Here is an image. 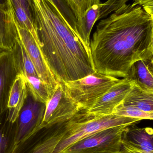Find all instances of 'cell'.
I'll return each mask as SVG.
<instances>
[{
    "mask_svg": "<svg viewBox=\"0 0 153 153\" xmlns=\"http://www.w3.org/2000/svg\"><path fill=\"white\" fill-rule=\"evenodd\" d=\"M152 16L134 3L102 19L90 41L94 71L126 78L135 62L152 57Z\"/></svg>",
    "mask_w": 153,
    "mask_h": 153,
    "instance_id": "cell-1",
    "label": "cell"
},
{
    "mask_svg": "<svg viewBox=\"0 0 153 153\" xmlns=\"http://www.w3.org/2000/svg\"><path fill=\"white\" fill-rule=\"evenodd\" d=\"M43 56L58 82L75 81L95 72L90 49L57 8L48 0H31Z\"/></svg>",
    "mask_w": 153,
    "mask_h": 153,
    "instance_id": "cell-2",
    "label": "cell"
},
{
    "mask_svg": "<svg viewBox=\"0 0 153 153\" xmlns=\"http://www.w3.org/2000/svg\"><path fill=\"white\" fill-rule=\"evenodd\" d=\"M139 119L111 114L91 115L81 110L63 123L65 134L53 153H62L80 140L100 130L123 125H131L141 121Z\"/></svg>",
    "mask_w": 153,
    "mask_h": 153,
    "instance_id": "cell-3",
    "label": "cell"
},
{
    "mask_svg": "<svg viewBox=\"0 0 153 153\" xmlns=\"http://www.w3.org/2000/svg\"><path fill=\"white\" fill-rule=\"evenodd\" d=\"M123 79L94 72L81 79L62 83L70 98L82 110L87 111L99 98Z\"/></svg>",
    "mask_w": 153,
    "mask_h": 153,
    "instance_id": "cell-4",
    "label": "cell"
},
{
    "mask_svg": "<svg viewBox=\"0 0 153 153\" xmlns=\"http://www.w3.org/2000/svg\"><path fill=\"white\" fill-rule=\"evenodd\" d=\"M128 126L98 131L76 142L62 153H120L123 134Z\"/></svg>",
    "mask_w": 153,
    "mask_h": 153,
    "instance_id": "cell-5",
    "label": "cell"
},
{
    "mask_svg": "<svg viewBox=\"0 0 153 153\" xmlns=\"http://www.w3.org/2000/svg\"><path fill=\"white\" fill-rule=\"evenodd\" d=\"M81 110L80 106L68 95L63 83L59 82L52 97L46 104L40 129L51 128L64 123Z\"/></svg>",
    "mask_w": 153,
    "mask_h": 153,
    "instance_id": "cell-6",
    "label": "cell"
},
{
    "mask_svg": "<svg viewBox=\"0 0 153 153\" xmlns=\"http://www.w3.org/2000/svg\"><path fill=\"white\" fill-rule=\"evenodd\" d=\"M12 18L18 37L34 64L38 76L50 88L55 90L59 82L50 71L39 46L33 36L27 30L20 25L15 16L13 8Z\"/></svg>",
    "mask_w": 153,
    "mask_h": 153,
    "instance_id": "cell-7",
    "label": "cell"
},
{
    "mask_svg": "<svg viewBox=\"0 0 153 153\" xmlns=\"http://www.w3.org/2000/svg\"><path fill=\"white\" fill-rule=\"evenodd\" d=\"M46 104L37 101L29 93L16 121V144L41 131Z\"/></svg>",
    "mask_w": 153,
    "mask_h": 153,
    "instance_id": "cell-8",
    "label": "cell"
},
{
    "mask_svg": "<svg viewBox=\"0 0 153 153\" xmlns=\"http://www.w3.org/2000/svg\"><path fill=\"white\" fill-rule=\"evenodd\" d=\"M55 127L48 135H42L40 131L16 144L11 153H53L65 134L63 124Z\"/></svg>",
    "mask_w": 153,
    "mask_h": 153,
    "instance_id": "cell-9",
    "label": "cell"
},
{
    "mask_svg": "<svg viewBox=\"0 0 153 153\" xmlns=\"http://www.w3.org/2000/svg\"><path fill=\"white\" fill-rule=\"evenodd\" d=\"M134 84L133 82L123 78L121 82L114 85L99 98L86 112L96 116L111 115L115 108L122 103Z\"/></svg>",
    "mask_w": 153,
    "mask_h": 153,
    "instance_id": "cell-10",
    "label": "cell"
},
{
    "mask_svg": "<svg viewBox=\"0 0 153 153\" xmlns=\"http://www.w3.org/2000/svg\"><path fill=\"white\" fill-rule=\"evenodd\" d=\"M20 74L12 51H2L0 53V115L7 110L11 89Z\"/></svg>",
    "mask_w": 153,
    "mask_h": 153,
    "instance_id": "cell-11",
    "label": "cell"
},
{
    "mask_svg": "<svg viewBox=\"0 0 153 153\" xmlns=\"http://www.w3.org/2000/svg\"><path fill=\"white\" fill-rule=\"evenodd\" d=\"M28 94L26 77L20 74L12 86L8 99L7 110L9 119L16 122Z\"/></svg>",
    "mask_w": 153,
    "mask_h": 153,
    "instance_id": "cell-12",
    "label": "cell"
},
{
    "mask_svg": "<svg viewBox=\"0 0 153 153\" xmlns=\"http://www.w3.org/2000/svg\"><path fill=\"white\" fill-rule=\"evenodd\" d=\"M123 141L146 152H153V128H139L135 124L128 126L123 134Z\"/></svg>",
    "mask_w": 153,
    "mask_h": 153,
    "instance_id": "cell-13",
    "label": "cell"
},
{
    "mask_svg": "<svg viewBox=\"0 0 153 153\" xmlns=\"http://www.w3.org/2000/svg\"><path fill=\"white\" fill-rule=\"evenodd\" d=\"M152 57L138 60L132 64L126 78L143 91L153 92V75L149 68Z\"/></svg>",
    "mask_w": 153,
    "mask_h": 153,
    "instance_id": "cell-14",
    "label": "cell"
},
{
    "mask_svg": "<svg viewBox=\"0 0 153 153\" xmlns=\"http://www.w3.org/2000/svg\"><path fill=\"white\" fill-rule=\"evenodd\" d=\"M8 2V11L0 10V49L1 51L11 50L18 38L13 20L12 6L9 0Z\"/></svg>",
    "mask_w": 153,
    "mask_h": 153,
    "instance_id": "cell-15",
    "label": "cell"
},
{
    "mask_svg": "<svg viewBox=\"0 0 153 153\" xmlns=\"http://www.w3.org/2000/svg\"><path fill=\"white\" fill-rule=\"evenodd\" d=\"M21 26L27 30L39 46V40L32 10L31 0H9Z\"/></svg>",
    "mask_w": 153,
    "mask_h": 153,
    "instance_id": "cell-16",
    "label": "cell"
},
{
    "mask_svg": "<svg viewBox=\"0 0 153 153\" xmlns=\"http://www.w3.org/2000/svg\"><path fill=\"white\" fill-rule=\"evenodd\" d=\"M16 122L11 121L8 110L0 115V153H11L16 145Z\"/></svg>",
    "mask_w": 153,
    "mask_h": 153,
    "instance_id": "cell-17",
    "label": "cell"
},
{
    "mask_svg": "<svg viewBox=\"0 0 153 153\" xmlns=\"http://www.w3.org/2000/svg\"><path fill=\"white\" fill-rule=\"evenodd\" d=\"M100 5L101 3L92 5L83 18L76 23V35L90 49V36L94 23L98 21Z\"/></svg>",
    "mask_w": 153,
    "mask_h": 153,
    "instance_id": "cell-18",
    "label": "cell"
},
{
    "mask_svg": "<svg viewBox=\"0 0 153 153\" xmlns=\"http://www.w3.org/2000/svg\"><path fill=\"white\" fill-rule=\"evenodd\" d=\"M122 104L153 113V92L143 91L134 84Z\"/></svg>",
    "mask_w": 153,
    "mask_h": 153,
    "instance_id": "cell-19",
    "label": "cell"
},
{
    "mask_svg": "<svg viewBox=\"0 0 153 153\" xmlns=\"http://www.w3.org/2000/svg\"><path fill=\"white\" fill-rule=\"evenodd\" d=\"M25 76L29 93L37 101L46 104L55 90L50 88L38 76Z\"/></svg>",
    "mask_w": 153,
    "mask_h": 153,
    "instance_id": "cell-20",
    "label": "cell"
},
{
    "mask_svg": "<svg viewBox=\"0 0 153 153\" xmlns=\"http://www.w3.org/2000/svg\"><path fill=\"white\" fill-rule=\"evenodd\" d=\"M11 51L21 73L25 76H38L34 64L18 36L17 41Z\"/></svg>",
    "mask_w": 153,
    "mask_h": 153,
    "instance_id": "cell-21",
    "label": "cell"
},
{
    "mask_svg": "<svg viewBox=\"0 0 153 153\" xmlns=\"http://www.w3.org/2000/svg\"><path fill=\"white\" fill-rule=\"evenodd\" d=\"M122 117H128L142 120H153V112H148L130 106H125L122 103L115 108L113 114Z\"/></svg>",
    "mask_w": 153,
    "mask_h": 153,
    "instance_id": "cell-22",
    "label": "cell"
},
{
    "mask_svg": "<svg viewBox=\"0 0 153 153\" xmlns=\"http://www.w3.org/2000/svg\"><path fill=\"white\" fill-rule=\"evenodd\" d=\"M76 17L77 22L83 18L85 13L95 4L100 3V0H65ZM77 23V22H76Z\"/></svg>",
    "mask_w": 153,
    "mask_h": 153,
    "instance_id": "cell-23",
    "label": "cell"
},
{
    "mask_svg": "<svg viewBox=\"0 0 153 153\" xmlns=\"http://www.w3.org/2000/svg\"><path fill=\"white\" fill-rule=\"evenodd\" d=\"M129 0H108L104 3H101L98 20L102 19L126 4Z\"/></svg>",
    "mask_w": 153,
    "mask_h": 153,
    "instance_id": "cell-24",
    "label": "cell"
},
{
    "mask_svg": "<svg viewBox=\"0 0 153 153\" xmlns=\"http://www.w3.org/2000/svg\"><path fill=\"white\" fill-rule=\"evenodd\" d=\"M120 153H153V152H146L136 149L129 145L122 140V145Z\"/></svg>",
    "mask_w": 153,
    "mask_h": 153,
    "instance_id": "cell-25",
    "label": "cell"
},
{
    "mask_svg": "<svg viewBox=\"0 0 153 153\" xmlns=\"http://www.w3.org/2000/svg\"><path fill=\"white\" fill-rule=\"evenodd\" d=\"M9 4L7 0H0V10L3 12L8 11Z\"/></svg>",
    "mask_w": 153,
    "mask_h": 153,
    "instance_id": "cell-26",
    "label": "cell"
},
{
    "mask_svg": "<svg viewBox=\"0 0 153 153\" xmlns=\"http://www.w3.org/2000/svg\"><path fill=\"white\" fill-rule=\"evenodd\" d=\"M144 10L152 16H153V1L144 7Z\"/></svg>",
    "mask_w": 153,
    "mask_h": 153,
    "instance_id": "cell-27",
    "label": "cell"
},
{
    "mask_svg": "<svg viewBox=\"0 0 153 153\" xmlns=\"http://www.w3.org/2000/svg\"><path fill=\"white\" fill-rule=\"evenodd\" d=\"M153 1V0H134V4L141 5L143 7L144 5Z\"/></svg>",
    "mask_w": 153,
    "mask_h": 153,
    "instance_id": "cell-28",
    "label": "cell"
},
{
    "mask_svg": "<svg viewBox=\"0 0 153 153\" xmlns=\"http://www.w3.org/2000/svg\"><path fill=\"white\" fill-rule=\"evenodd\" d=\"M149 68H150V70L151 71V72L152 73L153 75V57L152 61H151V63H150Z\"/></svg>",
    "mask_w": 153,
    "mask_h": 153,
    "instance_id": "cell-29",
    "label": "cell"
},
{
    "mask_svg": "<svg viewBox=\"0 0 153 153\" xmlns=\"http://www.w3.org/2000/svg\"><path fill=\"white\" fill-rule=\"evenodd\" d=\"M153 19V33H152V53L153 57V16H152Z\"/></svg>",
    "mask_w": 153,
    "mask_h": 153,
    "instance_id": "cell-30",
    "label": "cell"
},
{
    "mask_svg": "<svg viewBox=\"0 0 153 153\" xmlns=\"http://www.w3.org/2000/svg\"><path fill=\"white\" fill-rule=\"evenodd\" d=\"M1 49H0V53H1Z\"/></svg>",
    "mask_w": 153,
    "mask_h": 153,
    "instance_id": "cell-31",
    "label": "cell"
}]
</instances>
